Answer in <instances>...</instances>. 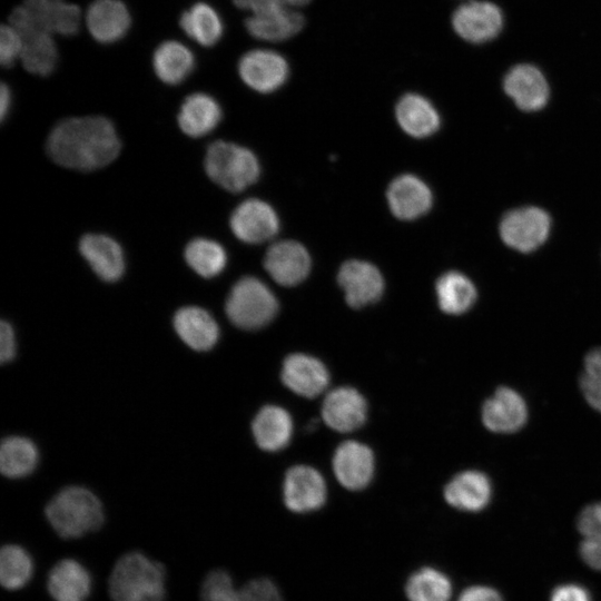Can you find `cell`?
Returning a JSON list of instances; mask_svg holds the SVG:
<instances>
[{"mask_svg":"<svg viewBox=\"0 0 601 601\" xmlns=\"http://www.w3.org/2000/svg\"><path fill=\"white\" fill-rule=\"evenodd\" d=\"M46 149L58 165L91 171L112 162L121 142L114 124L102 116L71 117L49 132Z\"/></svg>","mask_w":601,"mask_h":601,"instance_id":"cell-1","label":"cell"},{"mask_svg":"<svg viewBox=\"0 0 601 601\" xmlns=\"http://www.w3.org/2000/svg\"><path fill=\"white\" fill-rule=\"evenodd\" d=\"M165 583L166 570L160 562L131 551L112 566L108 591L112 601H164Z\"/></svg>","mask_w":601,"mask_h":601,"instance_id":"cell-2","label":"cell"},{"mask_svg":"<svg viewBox=\"0 0 601 601\" xmlns=\"http://www.w3.org/2000/svg\"><path fill=\"white\" fill-rule=\"evenodd\" d=\"M46 518L62 539H78L101 528L105 521L100 500L83 486H67L46 506Z\"/></svg>","mask_w":601,"mask_h":601,"instance_id":"cell-3","label":"cell"},{"mask_svg":"<svg viewBox=\"0 0 601 601\" xmlns=\"http://www.w3.org/2000/svg\"><path fill=\"white\" fill-rule=\"evenodd\" d=\"M204 168L211 181L231 193L253 185L260 173L258 159L248 148L225 140L208 146Z\"/></svg>","mask_w":601,"mask_h":601,"instance_id":"cell-4","label":"cell"},{"mask_svg":"<svg viewBox=\"0 0 601 601\" xmlns=\"http://www.w3.org/2000/svg\"><path fill=\"white\" fill-rule=\"evenodd\" d=\"M9 24L22 38L37 32L73 36L80 26V10L65 0H24L12 10Z\"/></svg>","mask_w":601,"mask_h":601,"instance_id":"cell-5","label":"cell"},{"mask_svg":"<svg viewBox=\"0 0 601 601\" xmlns=\"http://www.w3.org/2000/svg\"><path fill=\"white\" fill-rule=\"evenodd\" d=\"M278 309L272 290L258 278H240L226 300V314L230 322L243 329H257L267 325Z\"/></svg>","mask_w":601,"mask_h":601,"instance_id":"cell-6","label":"cell"},{"mask_svg":"<svg viewBox=\"0 0 601 601\" xmlns=\"http://www.w3.org/2000/svg\"><path fill=\"white\" fill-rule=\"evenodd\" d=\"M252 14L245 20L247 31L256 39L283 41L298 33L304 17L280 0H233Z\"/></svg>","mask_w":601,"mask_h":601,"instance_id":"cell-7","label":"cell"},{"mask_svg":"<svg viewBox=\"0 0 601 601\" xmlns=\"http://www.w3.org/2000/svg\"><path fill=\"white\" fill-rule=\"evenodd\" d=\"M551 219L538 207H523L509 211L500 224L502 240L511 248L529 253L541 246L549 236Z\"/></svg>","mask_w":601,"mask_h":601,"instance_id":"cell-8","label":"cell"},{"mask_svg":"<svg viewBox=\"0 0 601 601\" xmlns=\"http://www.w3.org/2000/svg\"><path fill=\"white\" fill-rule=\"evenodd\" d=\"M327 500V486L322 474L306 465L290 467L283 483V502L295 514L321 510Z\"/></svg>","mask_w":601,"mask_h":601,"instance_id":"cell-9","label":"cell"},{"mask_svg":"<svg viewBox=\"0 0 601 601\" xmlns=\"http://www.w3.org/2000/svg\"><path fill=\"white\" fill-rule=\"evenodd\" d=\"M229 225L233 234L239 240L247 244H259L277 234L279 220L270 205L264 200L250 198L234 209Z\"/></svg>","mask_w":601,"mask_h":601,"instance_id":"cell-10","label":"cell"},{"mask_svg":"<svg viewBox=\"0 0 601 601\" xmlns=\"http://www.w3.org/2000/svg\"><path fill=\"white\" fill-rule=\"evenodd\" d=\"M455 32L466 41L482 43L495 38L503 26L500 8L489 1H470L453 13Z\"/></svg>","mask_w":601,"mask_h":601,"instance_id":"cell-11","label":"cell"},{"mask_svg":"<svg viewBox=\"0 0 601 601\" xmlns=\"http://www.w3.org/2000/svg\"><path fill=\"white\" fill-rule=\"evenodd\" d=\"M238 72L242 80L253 90L267 93L275 91L288 77V65L279 53L255 49L239 60Z\"/></svg>","mask_w":601,"mask_h":601,"instance_id":"cell-12","label":"cell"},{"mask_svg":"<svg viewBox=\"0 0 601 601\" xmlns=\"http://www.w3.org/2000/svg\"><path fill=\"white\" fill-rule=\"evenodd\" d=\"M337 280L346 303L361 308L380 299L384 290V279L380 270L364 260H347L338 272Z\"/></svg>","mask_w":601,"mask_h":601,"instance_id":"cell-13","label":"cell"},{"mask_svg":"<svg viewBox=\"0 0 601 601\" xmlns=\"http://www.w3.org/2000/svg\"><path fill=\"white\" fill-rule=\"evenodd\" d=\"M528 420V406L515 390L501 386L482 406V422L494 433H515Z\"/></svg>","mask_w":601,"mask_h":601,"instance_id":"cell-14","label":"cell"},{"mask_svg":"<svg viewBox=\"0 0 601 601\" xmlns=\"http://www.w3.org/2000/svg\"><path fill=\"white\" fill-rule=\"evenodd\" d=\"M264 267L278 284L294 286L303 282L308 275L311 257L300 243L280 240L272 245L266 252Z\"/></svg>","mask_w":601,"mask_h":601,"instance_id":"cell-15","label":"cell"},{"mask_svg":"<svg viewBox=\"0 0 601 601\" xmlns=\"http://www.w3.org/2000/svg\"><path fill=\"white\" fill-rule=\"evenodd\" d=\"M333 471L336 480L346 490L365 489L374 474V456L371 449L356 441L344 442L334 454Z\"/></svg>","mask_w":601,"mask_h":601,"instance_id":"cell-16","label":"cell"},{"mask_svg":"<svg viewBox=\"0 0 601 601\" xmlns=\"http://www.w3.org/2000/svg\"><path fill=\"white\" fill-rule=\"evenodd\" d=\"M79 252L95 274L105 282H116L125 273L121 246L104 234H86L79 240Z\"/></svg>","mask_w":601,"mask_h":601,"instance_id":"cell-17","label":"cell"},{"mask_svg":"<svg viewBox=\"0 0 601 601\" xmlns=\"http://www.w3.org/2000/svg\"><path fill=\"white\" fill-rule=\"evenodd\" d=\"M387 203L395 217L412 220L424 215L432 205V193L418 177L405 174L396 177L388 186Z\"/></svg>","mask_w":601,"mask_h":601,"instance_id":"cell-18","label":"cell"},{"mask_svg":"<svg viewBox=\"0 0 601 601\" xmlns=\"http://www.w3.org/2000/svg\"><path fill=\"white\" fill-rule=\"evenodd\" d=\"M503 87L515 105L525 111L543 108L549 99V86L545 77L531 65L513 67L506 73Z\"/></svg>","mask_w":601,"mask_h":601,"instance_id":"cell-19","label":"cell"},{"mask_svg":"<svg viewBox=\"0 0 601 601\" xmlns=\"http://www.w3.org/2000/svg\"><path fill=\"white\" fill-rule=\"evenodd\" d=\"M366 412L364 397L351 387H339L329 392L322 407L325 423L343 433L358 428L365 422Z\"/></svg>","mask_w":601,"mask_h":601,"instance_id":"cell-20","label":"cell"},{"mask_svg":"<svg viewBox=\"0 0 601 601\" xmlns=\"http://www.w3.org/2000/svg\"><path fill=\"white\" fill-rule=\"evenodd\" d=\"M444 499L452 508L465 512H479L490 502L492 484L486 474L467 470L452 477L444 486Z\"/></svg>","mask_w":601,"mask_h":601,"instance_id":"cell-21","label":"cell"},{"mask_svg":"<svg viewBox=\"0 0 601 601\" xmlns=\"http://www.w3.org/2000/svg\"><path fill=\"white\" fill-rule=\"evenodd\" d=\"M91 575L79 561H58L49 571L47 589L53 601H86L91 592Z\"/></svg>","mask_w":601,"mask_h":601,"instance_id":"cell-22","label":"cell"},{"mask_svg":"<svg viewBox=\"0 0 601 601\" xmlns=\"http://www.w3.org/2000/svg\"><path fill=\"white\" fill-rule=\"evenodd\" d=\"M130 14L120 0H96L86 13V24L90 35L101 43H112L121 39L130 27Z\"/></svg>","mask_w":601,"mask_h":601,"instance_id":"cell-23","label":"cell"},{"mask_svg":"<svg viewBox=\"0 0 601 601\" xmlns=\"http://www.w3.org/2000/svg\"><path fill=\"white\" fill-rule=\"evenodd\" d=\"M282 381L296 394L315 397L327 387L328 373L318 359L305 354H292L284 361Z\"/></svg>","mask_w":601,"mask_h":601,"instance_id":"cell-24","label":"cell"},{"mask_svg":"<svg viewBox=\"0 0 601 601\" xmlns=\"http://www.w3.org/2000/svg\"><path fill=\"white\" fill-rule=\"evenodd\" d=\"M221 117V108L214 97L205 92H194L183 101L177 121L185 135L200 138L211 132Z\"/></svg>","mask_w":601,"mask_h":601,"instance_id":"cell-25","label":"cell"},{"mask_svg":"<svg viewBox=\"0 0 601 601\" xmlns=\"http://www.w3.org/2000/svg\"><path fill=\"white\" fill-rule=\"evenodd\" d=\"M174 327L181 341L195 351H208L218 341L219 328L204 308L186 306L174 316Z\"/></svg>","mask_w":601,"mask_h":601,"instance_id":"cell-26","label":"cell"},{"mask_svg":"<svg viewBox=\"0 0 601 601\" xmlns=\"http://www.w3.org/2000/svg\"><path fill=\"white\" fill-rule=\"evenodd\" d=\"M401 128L412 137L424 138L434 134L440 126V116L434 106L423 96L407 93L395 109Z\"/></svg>","mask_w":601,"mask_h":601,"instance_id":"cell-27","label":"cell"},{"mask_svg":"<svg viewBox=\"0 0 601 601\" xmlns=\"http://www.w3.org/2000/svg\"><path fill=\"white\" fill-rule=\"evenodd\" d=\"M253 434L257 445L264 451H278L290 440L293 423L289 414L282 407L267 405L253 421Z\"/></svg>","mask_w":601,"mask_h":601,"instance_id":"cell-28","label":"cell"},{"mask_svg":"<svg viewBox=\"0 0 601 601\" xmlns=\"http://www.w3.org/2000/svg\"><path fill=\"white\" fill-rule=\"evenodd\" d=\"M152 67L159 80L167 85H179L194 70L195 58L185 45L168 40L155 50Z\"/></svg>","mask_w":601,"mask_h":601,"instance_id":"cell-29","label":"cell"},{"mask_svg":"<svg viewBox=\"0 0 601 601\" xmlns=\"http://www.w3.org/2000/svg\"><path fill=\"white\" fill-rule=\"evenodd\" d=\"M403 590L407 601H451L453 594L450 578L427 564L407 575Z\"/></svg>","mask_w":601,"mask_h":601,"instance_id":"cell-30","label":"cell"},{"mask_svg":"<svg viewBox=\"0 0 601 601\" xmlns=\"http://www.w3.org/2000/svg\"><path fill=\"white\" fill-rule=\"evenodd\" d=\"M436 296L444 313L461 315L473 306L477 294L470 278L459 272H449L437 279Z\"/></svg>","mask_w":601,"mask_h":601,"instance_id":"cell-31","label":"cell"},{"mask_svg":"<svg viewBox=\"0 0 601 601\" xmlns=\"http://www.w3.org/2000/svg\"><path fill=\"white\" fill-rule=\"evenodd\" d=\"M185 33L204 47L215 45L223 35V22L216 10L205 2L193 4L179 20Z\"/></svg>","mask_w":601,"mask_h":601,"instance_id":"cell-32","label":"cell"},{"mask_svg":"<svg viewBox=\"0 0 601 601\" xmlns=\"http://www.w3.org/2000/svg\"><path fill=\"white\" fill-rule=\"evenodd\" d=\"M38 450L32 441L21 436H10L2 441L0 470L3 475L19 479L29 475L37 466Z\"/></svg>","mask_w":601,"mask_h":601,"instance_id":"cell-33","label":"cell"},{"mask_svg":"<svg viewBox=\"0 0 601 601\" xmlns=\"http://www.w3.org/2000/svg\"><path fill=\"white\" fill-rule=\"evenodd\" d=\"M184 257L188 266L205 278L217 276L227 264L224 247L219 243L204 237L190 240L185 247Z\"/></svg>","mask_w":601,"mask_h":601,"instance_id":"cell-34","label":"cell"},{"mask_svg":"<svg viewBox=\"0 0 601 601\" xmlns=\"http://www.w3.org/2000/svg\"><path fill=\"white\" fill-rule=\"evenodd\" d=\"M22 39L20 60L24 69L37 76H49L55 70L58 60L52 35L37 32Z\"/></svg>","mask_w":601,"mask_h":601,"instance_id":"cell-35","label":"cell"},{"mask_svg":"<svg viewBox=\"0 0 601 601\" xmlns=\"http://www.w3.org/2000/svg\"><path fill=\"white\" fill-rule=\"evenodd\" d=\"M33 574L31 555L18 544L3 545L0 551V583L10 591L23 588Z\"/></svg>","mask_w":601,"mask_h":601,"instance_id":"cell-36","label":"cell"},{"mask_svg":"<svg viewBox=\"0 0 601 601\" xmlns=\"http://www.w3.org/2000/svg\"><path fill=\"white\" fill-rule=\"evenodd\" d=\"M578 529L583 536L580 544L583 561L601 571V502L589 504L581 511Z\"/></svg>","mask_w":601,"mask_h":601,"instance_id":"cell-37","label":"cell"},{"mask_svg":"<svg viewBox=\"0 0 601 601\" xmlns=\"http://www.w3.org/2000/svg\"><path fill=\"white\" fill-rule=\"evenodd\" d=\"M579 384L585 401L601 414V346L587 353Z\"/></svg>","mask_w":601,"mask_h":601,"instance_id":"cell-38","label":"cell"},{"mask_svg":"<svg viewBox=\"0 0 601 601\" xmlns=\"http://www.w3.org/2000/svg\"><path fill=\"white\" fill-rule=\"evenodd\" d=\"M200 598L201 601H240L238 587L224 569H215L205 577Z\"/></svg>","mask_w":601,"mask_h":601,"instance_id":"cell-39","label":"cell"},{"mask_svg":"<svg viewBox=\"0 0 601 601\" xmlns=\"http://www.w3.org/2000/svg\"><path fill=\"white\" fill-rule=\"evenodd\" d=\"M238 590L240 601H285L279 585L265 575L248 579Z\"/></svg>","mask_w":601,"mask_h":601,"instance_id":"cell-40","label":"cell"},{"mask_svg":"<svg viewBox=\"0 0 601 601\" xmlns=\"http://www.w3.org/2000/svg\"><path fill=\"white\" fill-rule=\"evenodd\" d=\"M23 39L10 24H3L0 30V62L3 67H11L20 59Z\"/></svg>","mask_w":601,"mask_h":601,"instance_id":"cell-41","label":"cell"},{"mask_svg":"<svg viewBox=\"0 0 601 601\" xmlns=\"http://www.w3.org/2000/svg\"><path fill=\"white\" fill-rule=\"evenodd\" d=\"M16 355V338L12 326L2 321L0 324V361L10 362Z\"/></svg>","mask_w":601,"mask_h":601,"instance_id":"cell-42","label":"cell"},{"mask_svg":"<svg viewBox=\"0 0 601 601\" xmlns=\"http://www.w3.org/2000/svg\"><path fill=\"white\" fill-rule=\"evenodd\" d=\"M456 601H503V599L490 587L471 585L461 592Z\"/></svg>","mask_w":601,"mask_h":601,"instance_id":"cell-43","label":"cell"},{"mask_svg":"<svg viewBox=\"0 0 601 601\" xmlns=\"http://www.w3.org/2000/svg\"><path fill=\"white\" fill-rule=\"evenodd\" d=\"M551 601H591V598L581 585L563 584L553 591Z\"/></svg>","mask_w":601,"mask_h":601,"instance_id":"cell-44","label":"cell"},{"mask_svg":"<svg viewBox=\"0 0 601 601\" xmlns=\"http://www.w3.org/2000/svg\"><path fill=\"white\" fill-rule=\"evenodd\" d=\"M11 104H12L11 90L6 83H2L1 89H0V118L2 121L9 115Z\"/></svg>","mask_w":601,"mask_h":601,"instance_id":"cell-45","label":"cell"},{"mask_svg":"<svg viewBox=\"0 0 601 601\" xmlns=\"http://www.w3.org/2000/svg\"><path fill=\"white\" fill-rule=\"evenodd\" d=\"M280 1L292 8H296V7L307 4L311 0H280Z\"/></svg>","mask_w":601,"mask_h":601,"instance_id":"cell-46","label":"cell"}]
</instances>
